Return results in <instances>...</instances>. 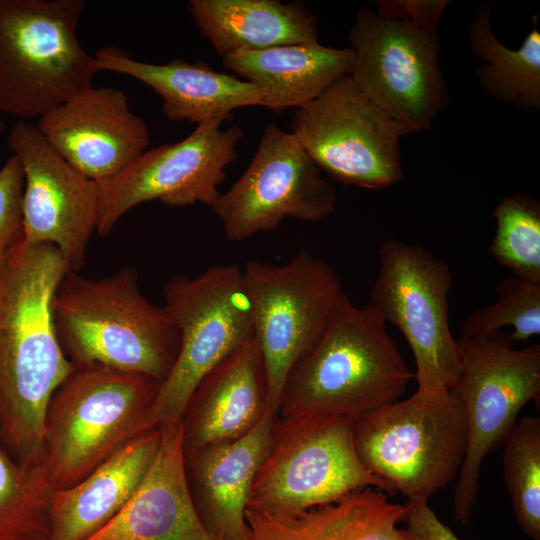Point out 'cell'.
Wrapping results in <instances>:
<instances>
[{
	"mask_svg": "<svg viewBox=\"0 0 540 540\" xmlns=\"http://www.w3.org/2000/svg\"><path fill=\"white\" fill-rule=\"evenodd\" d=\"M220 126L219 122L197 125L183 140L147 149L117 176L98 184L97 233L109 235L124 214L148 201L159 200L170 207L198 203L212 207L243 136L238 125Z\"/></svg>",
	"mask_w": 540,
	"mask_h": 540,
	"instance_id": "cell-15",
	"label": "cell"
},
{
	"mask_svg": "<svg viewBox=\"0 0 540 540\" xmlns=\"http://www.w3.org/2000/svg\"><path fill=\"white\" fill-rule=\"evenodd\" d=\"M405 532L408 540H460L458 536L431 509L428 500L407 499L404 504Z\"/></svg>",
	"mask_w": 540,
	"mask_h": 540,
	"instance_id": "cell-32",
	"label": "cell"
},
{
	"mask_svg": "<svg viewBox=\"0 0 540 540\" xmlns=\"http://www.w3.org/2000/svg\"><path fill=\"white\" fill-rule=\"evenodd\" d=\"M354 440L361 462L388 493L428 500L461 469L465 411L451 390L417 389L407 399L356 418Z\"/></svg>",
	"mask_w": 540,
	"mask_h": 540,
	"instance_id": "cell-6",
	"label": "cell"
},
{
	"mask_svg": "<svg viewBox=\"0 0 540 540\" xmlns=\"http://www.w3.org/2000/svg\"><path fill=\"white\" fill-rule=\"evenodd\" d=\"M61 349L74 365L99 364L163 381L180 348V333L165 306L140 291L137 273L122 267L101 279L67 270L52 301Z\"/></svg>",
	"mask_w": 540,
	"mask_h": 540,
	"instance_id": "cell-2",
	"label": "cell"
},
{
	"mask_svg": "<svg viewBox=\"0 0 540 540\" xmlns=\"http://www.w3.org/2000/svg\"><path fill=\"white\" fill-rule=\"evenodd\" d=\"M5 128L4 123L0 120V132Z\"/></svg>",
	"mask_w": 540,
	"mask_h": 540,
	"instance_id": "cell-34",
	"label": "cell"
},
{
	"mask_svg": "<svg viewBox=\"0 0 540 540\" xmlns=\"http://www.w3.org/2000/svg\"><path fill=\"white\" fill-rule=\"evenodd\" d=\"M36 126L69 164L98 184L117 176L150 141L147 123L114 88L90 87L40 117Z\"/></svg>",
	"mask_w": 540,
	"mask_h": 540,
	"instance_id": "cell-17",
	"label": "cell"
},
{
	"mask_svg": "<svg viewBox=\"0 0 540 540\" xmlns=\"http://www.w3.org/2000/svg\"><path fill=\"white\" fill-rule=\"evenodd\" d=\"M497 301L475 310L464 322L461 338L486 337L503 327L513 328V343L540 334V283L514 276L501 280Z\"/></svg>",
	"mask_w": 540,
	"mask_h": 540,
	"instance_id": "cell-30",
	"label": "cell"
},
{
	"mask_svg": "<svg viewBox=\"0 0 540 540\" xmlns=\"http://www.w3.org/2000/svg\"><path fill=\"white\" fill-rule=\"evenodd\" d=\"M325 180L295 136L269 122L244 173L214 205L228 240H246L275 230L285 218L318 222L336 206Z\"/></svg>",
	"mask_w": 540,
	"mask_h": 540,
	"instance_id": "cell-14",
	"label": "cell"
},
{
	"mask_svg": "<svg viewBox=\"0 0 540 540\" xmlns=\"http://www.w3.org/2000/svg\"><path fill=\"white\" fill-rule=\"evenodd\" d=\"M94 59L98 70L130 76L154 90L170 121L222 124L232 119L236 109L263 107L260 92L253 84L218 72L206 63L191 64L177 58L166 64H151L134 60L112 46L96 51Z\"/></svg>",
	"mask_w": 540,
	"mask_h": 540,
	"instance_id": "cell-20",
	"label": "cell"
},
{
	"mask_svg": "<svg viewBox=\"0 0 540 540\" xmlns=\"http://www.w3.org/2000/svg\"><path fill=\"white\" fill-rule=\"evenodd\" d=\"M160 384L99 364L74 366L46 410L41 467L51 488L73 486L151 429L146 416Z\"/></svg>",
	"mask_w": 540,
	"mask_h": 540,
	"instance_id": "cell-4",
	"label": "cell"
},
{
	"mask_svg": "<svg viewBox=\"0 0 540 540\" xmlns=\"http://www.w3.org/2000/svg\"><path fill=\"white\" fill-rule=\"evenodd\" d=\"M538 16L517 50L504 46L493 34L490 6H479L469 22V40L479 65L476 75L484 91L526 111L540 107V32Z\"/></svg>",
	"mask_w": 540,
	"mask_h": 540,
	"instance_id": "cell-26",
	"label": "cell"
},
{
	"mask_svg": "<svg viewBox=\"0 0 540 540\" xmlns=\"http://www.w3.org/2000/svg\"><path fill=\"white\" fill-rule=\"evenodd\" d=\"M413 379L386 322L344 293L319 340L289 372L276 417L356 419L399 400Z\"/></svg>",
	"mask_w": 540,
	"mask_h": 540,
	"instance_id": "cell-3",
	"label": "cell"
},
{
	"mask_svg": "<svg viewBox=\"0 0 540 540\" xmlns=\"http://www.w3.org/2000/svg\"><path fill=\"white\" fill-rule=\"evenodd\" d=\"M248 540H408L404 505L368 487L296 514L246 509Z\"/></svg>",
	"mask_w": 540,
	"mask_h": 540,
	"instance_id": "cell-23",
	"label": "cell"
},
{
	"mask_svg": "<svg viewBox=\"0 0 540 540\" xmlns=\"http://www.w3.org/2000/svg\"><path fill=\"white\" fill-rule=\"evenodd\" d=\"M355 60L351 48L314 44L277 46L222 57L223 65L253 84L263 107L279 114L319 97L339 78L350 75Z\"/></svg>",
	"mask_w": 540,
	"mask_h": 540,
	"instance_id": "cell-24",
	"label": "cell"
},
{
	"mask_svg": "<svg viewBox=\"0 0 540 540\" xmlns=\"http://www.w3.org/2000/svg\"><path fill=\"white\" fill-rule=\"evenodd\" d=\"M268 410L265 365L253 338L214 367L190 396L180 420L184 457L245 435Z\"/></svg>",
	"mask_w": 540,
	"mask_h": 540,
	"instance_id": "cell-19",
	"label": "cell"
},
{
	"mask_svg": "<svg viewBox=\"0 0 540 540\" xmlns=\"http://www.w3.org/2000/svg\"><path fill=\"white\" fill-rule=\"evenodd\" d=\"M52 490L42 468L18 465L0 446V540L48 537Z\"/></svg>",
	"mask_w": 540,
	"mask_h": 540,
	"instance_id": "cell-27",
	"label": "cell"
},
{
	"mask_svg": "<svg viewBox=\"0 0 540 540\" xmlns=\"http://www.w3.org/2000/svg\"><path fill=\"white\" fill-rule=\"evenodd\" d=\"M291 129L315 165L343 184L377 190L403 178L399 141L409 132L351 75L298 108Z\"/></svg>",
	"mask_w": 540,
	"mask_h": 540,
	"instance_id": "cell-13",
	"label": "cell"
},
{
	"mask_svg": "<svg viewBox=\"0 0 540 540\" xmlns=\"http://www.w3.org/2000/svg\"><path fill=\"white\" fill-rule=\"evenodd\" d=\"M370 305L409 343L418 390H451L459 370L458 343L449 325L452 274L447 262L424 247L387 239Z\"/></svg>",
	"mask_w": 540,
	"mask_h": 540,
	"instance_id": "cell-12",
	"label": "cell"
},
{
	"mask_svg": "<svg viewBox=\"0 0 540 540\" xmlns=\"http://www.w3.org/2000/svg\"><path fill=\"white\" fill-rule=\"evenodd\" d=\"M24 171L12 155L0 169V263L23 238Z\"/></svg>",
	"mask_w": 540,
	"mask_h": 540,
	"instance_id": "cell-31",
	"label": "cell"
},
{
	"mask_svg": "<svg viewBox=\"0 0 540 540\" xmlns=\"http://www.w3.org/2000/svg\"><path fill=\"white\" fill-rule=\"evenodd\" d=\"M459 370L451 391L466 416L467 449L454 490L456 521L470 519L485 456L517 422L523 407L540 398V345L514 347L502 330L477 339L458 338Z\"/></svg>",
	"mask_w": 540,
	"mask_h": 540,
	"instance_id": "cell-10",
	"label": "cell"
},
{
	"mask_svg": "<svg viewBox=\"0 0 540 540\" xmlns=\"http://www.w3.org/2000/svg\"><path fill=\"white\" fill-rule=\"evenodd\" d=\"M354 418L324 414L276 417L270 448L258 468L247 508L296 514L363 488L388 493L361 462Z\"/></svg>",
	"mask_w": 540,
	"mask_h": 540,
	"instance_id": "cell-9",
	"label": "cell"
},
{
	"mask_svg": "<svg viewBox=\"0 0 540 540\" xmlns=\"http://www.w3.org/2000/svg\"><path fill=\"white\" fill-rule=\"evenodd\" d=\"M503 444L504 481L517 524L540 540V417L517 420Z\"/></svg>",
	"mask_w": 540,
	"mask_h": 540,
	"instance_id": "cell-28",
	"label": "cell"
},
{
	"mask_svg": "<svg viewBox=\"0 0 540 540\" xmlns=\"http://www.w3.org/2000/svg\"><path fill=\"white\" fill-rule=\"evenodd\" d=\"M275 419L268 410L245 435L185 457L188 491L212 540H248L249 493L270 448Z\"/></svg>",
	"mask_w": 540,
	"mask_h": 540,
	"instance_id": "cell-18",
	"label": "cell"
},
{
	"mask_svg": "<svg viewBox=\"0 0 540 540\" xmlns=\"http://www.w3.org/2000/svg\"><path fill=\"white\" fill-rule=\"evenodd\" d=\"M159 428V448L141 485L88 540H212L188 491L181 422Z\"/></svg>",
	"mask_w": 540,
	"mask_h": 540,
	"instance_id": "cell-21",
	"label": "cell"
},
{
	"mask_svg": "<svg viewBox=\"0 0 540 540\" xmlns=\"http://www.w3.org/2000/svg\"><path fill=\"white\" fill-rule=\"evenodd\" d=\"M190 13L216 52L318 43L316 17L302 1L191 0Z\"/></svg>",
	"mask_w": 540,
	"mask_h": 540,
	"instance_id": "cell-25",
	"label": "cell"
},
{
	"mask_svg": "<svg viewBox=\"0 0 540 540\" xmlns=\"http://www.w3.org/2000/svg\"><path fill=\"white\" fill-rule=\"evenodd\" d=\"M489 252L514 277L540 283V205L521 193L503 197L493 210Z\"/></svg>",
	"mask_w": 540,
	"mask_h": 540,
	"instance_id": "cell-29",
	"label": "cell"
},
{
	"mask_svg": "<svg viewBox=\"0 0 540 540\" xmlns=\"http://www.w3.org/2000/svg\"><path fill=\"white\" fill-rule=\"evenodd\" d=\"M243 273L277 416L289 372L319 340L344 292L332 266L306 248L284 265L248 261Z\"/></svg>",
	"mask_w": 540,
	"mask_h": 540,
	"instance_id": "cell-11",
	"label": "cell"
},
{
	"mask_svg": "<svg viewBox=\"0 0 540 540\" xmlns=\"http://www.w3.org/2000/svg\"><path fill=\"white\" fill-rule=\"evenodd\" d=\"M437 25L410 15L402 0L377 1L376 10L358 12L349 34L351 77L409 133L430 128L448 102Z\"/></svg>",
	"mask_w": 540,
	"mask_h": 540,
	"instance_id": "cell-7",
	"label": "cell"
},
{
	"mask_svg": "<svg viewBox=\"0 0 540 540\" xmlns=\"http://www.w3.org/2000/svg\"><path fill=\"white\" fill-rule=\"evenodd\" d=\"M31 540H48V537L47 536H38V537H35Z\"/></svg>",
	"mask_w": 540,
	"mask_h": 540,
	"instance_id": "cell-33",
	"label": "cell"
},
{
	"mask_svg": "<svg viewBox=\"0 0 540 540\" xmlns=\"http://www.w3.org/2000/svg\"><path fill=\"white\" fill-rule=\"evenodd\" d=\"M83 0H0V112L40 118L92 87L77 36Z\"/></svg>",
	"mask_w": 540,
	"mask_h": 540,
	"instance_id": "cell-5",
	"label": "cell"
},
{
	"mask_svg": "<svg viewBox=\"0 0 540 540\" xmlns=\"http://www.w3.org/2000/svg\"><path fill=\"white\" fill-rule=\"evenodd\" d=\"M69 270L59 250L21 239L0 263V446L18 465L40 468L47 406L73 364L52 314Z\"/></svg>",
	"mask_w": 540,
	"mask_h": 540,
	"instance_id": "cell-1",
	"label": "cell"
},
{
	"mask_svg": "<svg viewBox=\"0 0 540 540\" xmlns=\"http://www.w3.org/2000/svg\"><path fill=\"white\" fill-rule=\"evenodd\" d=\"M160 438L159 427L148 429L73 486L53 489L48 540H88L107 525L141 485Z\"/></svg>",
	"mask_w": 540,
	"mask_h": 540,
	"instance_id": "cell-22",
	"label": "cell"
},
{
	"mask_svg": "<svg viewBox=\"0 0 540 540\" xmlns=\"http://www.w3.org/2000/svg\"><path fill=\"white\" fill-rule=\"evenodd\" d=\"M8 146L24 171L23 241L55 246L79 272L96 229L99 186L69 164L36 125L19 120Z\"/></svg>",
	"mask_w": 540,
	"mask_h": 540,
	"instance_id": "cell-16",
	"label": "cell"
},
{
	"mask_svg": "<svg viewBox=\"0 0 540 540\" xmlns=\"http://www.w3.org/2000/svg\"><path fill=\"white\" fill-rule=\"evenodd\" d=\"M163 295L180 348L148 410V428L180 422L200 381L254 338L244 273L237 264L214 265L193 278L174 275Z\"/></svg>",
	"mask_w": 540,
	"mask_h": 540,
	"instance_id": "cell-8",
	"label": "cell"
}]
</instances>
